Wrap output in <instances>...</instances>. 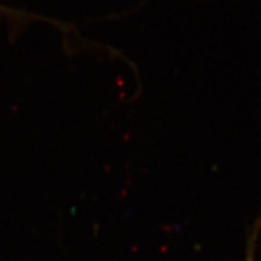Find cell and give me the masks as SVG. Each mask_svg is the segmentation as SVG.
<instances>
[{
	"mask_svg": "<svg viewBox=\"0 0 261 261\" xmlns=\"http://www.w3.org/2000/svg\"><path fill=\"white\" fill-rule=\"evenodd\" d=\"M261 221L258 220L254 224L253 228L251 229L249 234H248L247 240V256H245V261H256L254 260V253H256V247H257V239L258 233H260Z\"/></svg>",
	"mask_w": 261,
	"mask_h": 261,
	"instance_id": "obj_1",
	"label": "cell"
},
{
	"mask_svg": "<svg viewBox=\"0 0 261 261\" xmlns=\"http://www.w3.org/2000/svg\"><path fill=\"white\" fill-rule=\"evenodd\" d=\"M0 12L4 15H21L19 14V12H16V11H11L8 10V8H3V7H0Z\"/></svg>",
	"mask_w": 261,
	"mask_h": 261,
	"instance_id": "obj_2",
	"label": "cell"
}]
</instances>
